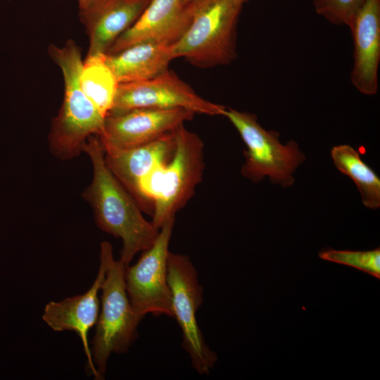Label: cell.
<instances>
[{
	"instance_id": "obj_1",
	"label": "cell",
	"mask_w": 380,
	"mask_h": 380,
	"mask_svg": "<svg viewBox=\"0 0 380 380\" xmlns=\"http://www.w3.org/2000/svg\"><path fill=\"white\" fill-rule=\"evenodd\" d=\"M83 152L91 159L93 178L82 197L91 207L98 227L122 239L119 260L127 267L137 253L151 246L160 229L144 217L137 201L106 165L97 135L87 139Z\"/></svg>"
},
{
	"instance_id": "obj_2",
	"label": "cell",
	"mask_w": 380,
	"mask_h": 380,
	"mask_svg": "<svg viewBox=\"0 0 380 380\" xmlns=\"http://www.w3.org/2000/svg\"><path fill=\"white\" fill-rule=\"evenodd\" d=\"M204 144L184 125L175 130V148L171 159L147 175L139 184L136 201L142 211L151 215L158 229L184 208L203 179Z\"/></svg>"
},
{
	"instance_id": "obj_3",
	"label": "cell",
	"mask_w": 380,
	"mask_h": 380,
	"mask_svg": "<svg viewBox=\"0 0 380 380\" xmlns=\"http://www.w3.org/2000/svg\"><path fill=\"white\" fill-rule=\"evenodd\" d=\"M48 51L61 68L64 83L63 103L52 121L49 135V149L58 158L70 160L83 152L90 136L100 133L105 117L82 89L83 62L77 44L69 39L62 46L51 44Z\"/></svg>"
},
{
	"instance_id": "obj_4",
	"label": "cell",
	"mask_w": 380,
	"mask_h": 380,
	"mask_svg": "<svg viewBox=\"0 0 380 380\" xmlns=\"http://www.w3.org/2000/svg\"><path fill=\"white\" fill-rule=\"evenodd\" d=\"M242 0H195L191 18L173 44L175 58H184L200 68L231 63L236 58V24Z\"/></svg>"
},
{
	"instance_id": "obj_5",
	"label": "cell",
	"mask_w": 380,
	"mask_h": 380,
	"mask_svg": "<svg viewBox=\"0 0 380 380\" xmlns=\"http://www.w3.org/2000/svg\"><path fill=\"white\" fill-rule=\"evenodd\" d=\"M100 256L106 262V273L91 352L94 366L103 379L110 355L128 351L139 336L137 327L144 317L137 313L130 304L125 282L127 267L120 260H114L109 242L101 243Z\"/></svg>"
},
{
	"instance_id": "obj_6",
	"label": "cell",
	"mask_w": 380,
	"mask_h": 380,
	"mask_svg": "<svg viewBox=\"0 0 380 380\" xmlns=\"http://www.w3.org/2000/svg\"><path fill=\"white\" fill-rule=\"evenodd\" d=\"M238 130L247 146L241 174L255 182L268 176L284 187L293 183L292 174L305 156L294 141L283 145L279 133L261 127L255 115L225 108L223 114Z\"/></svg>"
},
{
	"instance_id": "obj_7",
	"label": "cell",
	"mask_w": 380,
	"mask_h": 380,
	"mask_svg": "<svg viewBox=\"0 0 380 380\" xmlns=\"http://www.w3.org/2000/svg\"><path fill=\"white\" fill-rule=\"evenodd\" d=\"M167 269L173 318L182 332V346L196 372L208 374L217 356L207 345L196 319V312L203 302V289L198 272L189 256L170 251Z\"/></svg>"
},
{
	"instance_id": "obj_8",
	"label": "cell",
	"mask_w": 380,
	"mask_h": 380,
	"mask_svg": "<svg viewBox=\"0 0 380 380\" xmlns=\"http://www.w3.org/2000/svg\"><path fill=\"white\" fill-rule=\"evenodd\" d=\"M175 217L166 220L151 247L125 272L126 292L137 313L145 317L165 315L173 318L167 262Z\"/></svg>"
},
{
	"instance_id": "obj_9",
	"label": "cell",
	"mask_w": 380,
	"mask_h": 380,
	"mask_svg": "<svg viewBox=\"0 0 380 380\" xmlns=\"http://www.w3.org/2000/svg\"><path fill=\"white\" fill-rule=\"evenodd\" d=\"M141 108H182L210 116L223 115L226 108L201 97L170 70L146 80L118 84L108 113Z\"/></svg>"
},
{
	"instance_id": "obj_10",
	"label": "cell",
	"mask_w": 380,
	"mask_h": 380,
	"mask_svg": "<svg viewBox=\"0 0 380 380\" xmlns=\"http://www.w3.org/2000/svg\"><path fill=\"white\" fill-rule=\"evenodd\" d=\"M194 115L182 108H141L108 113L97 137L105 152L129 149L175 131Z\"/></svg>"
},
{
	"instance_id": "obj_11",
	"label": "cell",
	"mask_w": 380,
	"mask_h": 380,
	"mask_svg": "<svg viewBox=\"0 0 380 380\" xmlns=\"http://www.w3.org/2000/svg\"><path fill=\"white\" fill-rule=\"evenodd\" d=\"M190 18V3L151 0L137 21L116 39L107 53L141 42L174 44L187 28Z\"/></svg>"
},
{
	"instance_id": "obj_12",
	"label": "cell",
	"mask_w": 380,
	"mask_h": 380,
	"mask_svg": "<svg viewBox=\"0 0 380 380\" xmlns=\"http://www.w3.org/2000/svg\"><path fill=\"white\" fill-rule=\"evenodd\" d=\"M106 265L100 256L97 276L89 289L84 293L65 298L61 301L48 303L42 319L55 331H72L80 338L87 357L88 371L95 379L100 376L93 362L88 342L89 330L96 324L99 313V292L106 277Z\"/></svg>"
},
{
	"instance_id": "obj_13",
	"label": "cell",
	"mask_w": 380,
	"mask_h": 380,
	"mask_svg": "<svg viewBox=\"0 0 380 380\" xmlns=\"http://www.w3.org/2000/svg\"><path fill=\"white\" fill-rule=\"evenodd\" d=\"M350 29L354 44L352 84L363 94H376L380 61V0H366Z\"/></svg>"
},
{
	"instance_id": "obj_14",
	"label": "cell",
	"mask_w": 380,
	"mask_h": 380,
	"mask_svg": "<svg viewBox=\"0 0 380 380\" xmlns=\"http://www.w3.org/2000/svg\"><path fill=\"white\" fill-rule=\"evenodd\" d=\"M151 0H94L80 10L89 39L87 55L106 54L139 18Z\"/></svg>"
},
{
	"instance_id": "obj_15",
	"label": "cell",
	"mask_w": 380,
	"mask_h": 380,
	"mask_svg": "<svg viewBox=\"0 0 380 380\" xmlns=\"http://www.w3.org/2000/svg\"><path fill=\"white\" fill-rule=\"evenodd\" d=\"M175 148V131L129 149L104 151L105 163L115 178L136 200L140 182L167 163Z\"/></svg>"
},
{
	"instance_id": "obj_16",
	"label": "cell",
	"mask_w": 380,
	"mask_h": 380,
	"mask_svg": "<svg viewBox=\"0 0 380 380\" xmlns=\"http://www.w3.org/2000/svg\"><path fill=\"white\" fill-rule=\"evenodd\" d=\"M173 44L141 42L115 53L105 54L118 84L153 78L168 70L175 58Z\"/></svg>"
},
{
	"instance_id": "obj_17",
	"label": "cell",
	"mask_w": 380,
	"mask_h": 380,
	"mask_svg": "<svg viewBox=\"0 0 380 380\" xmlns=\"http://www.w3.org/2000/svg\"><path fill=\"white\" fill-rule=\"evenodd\" d=\"M81 87L101 114L110 110L118 82L106 63L105 54L87 55L80 75Z\"/></svg>"
},
{
	"instance_id": "obj_18",
	"label": "cell",
	"mask_w": 380,
	"mask_h": 380,
	"mask_svg": "<svg viewBox=\"0 0 380 380\" xmlns=\"http://www.w3.org/2000/svg\"><path fill=\"white\" fill-rule=\"evenodd\" d=\"M331 153L336 168L356 184L363 204L371 209L379 208L380 179L361 160L359 153L349 145H340L333 147Z\"/></svg>"
},
{
	"instance_id": "obj_19",
	"label": "cell",
	"mask_w": 380,
	"mask_h": 380,
	"mask_svg": "<svg viewBox=\"0 0 380 380\" xmlns=\"http://www.w3.org/2000/svg\"><path fill=\"white\" fill-rule=\"evenodd\" d=\"M319 257L324 260L353 267L380 279V248L366 251L325 249Z\"/></svg>"
},
{
	"instance_id": "obj_20",
	"label": "cell",
	"mask_w": 380,
	"mask_h": 380,
	"mask_svg": "<svg viewBox=\"0 0 380 380\" xmlns=\"http://www.w3.org/2000/svg\"><path fill=\"white\" fill-rule=\"evenodd\" d=\"M366 0H313L315 11L331 23L351 27Z\"/></svg>"
},
{
	"instance_id": "obj_21",
	"label": "cell",
	"mask_w": 380,
	"mask_h": 380,
	"mask_svg": "<svg viewBox=\"0 0 380 380\" xmlns=\"http://www.w3.org/2000/svg\"><path fill=\"white\" fill-rule=\"evenodd\" d=\"M94 0H77L80 10L88 6Z\"/></svg>"
},
{
	"instance_id": "obj_22",
	"label": "cell",
	"mask_w": 380,
	"mask_h": 380,
	"mask_svg": "<svg viewBox=\"0 0 380 380\" xmlns=\"http://www.w3.org/2000/svg\"><path fill=\"white\" fill-rule=\"evenodd\" d=\"M195 0H184V2L186 4H188L192 1H194Z\"/></svg>"
},
{
	"instance_id": "obj_23",
	"label": "cell",
	"mask_w": 380,
	"mask_h": 380,
	"mask_svg": "<svg viewBox=\"0 0 380 380\" xmlns=\"http://www.w3.org/2000/svg\"><path fill=\"white\" fill-rule=\"evenodd\" d=\"M243 2H245L246 0H242Z\"/></svg>"
}]
</instances>
